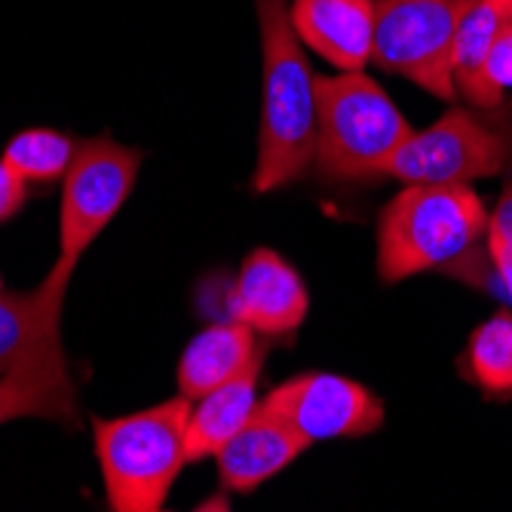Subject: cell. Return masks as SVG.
Here are the masks:
<instances>
[{
  "label": "cell",
  "instance_id": "16",
  "mask_svg": "<svg viewBox=\"0 0 512 512\" xmlns=\"http://www.w3.org/2000/svg\"><path fill=\"white\" fill-rule=\"evenodd\" d=\"M512 16V0H476L457 16L454 31V50H451V77L457 96H463L467 105L476 108H497L491 102L485 65L494 46V37L500 34L503 22Z\"/></svg>",
  "mask_w": 512,
  "mask_h": 512
},
{
  "label": "cell",
  "instance_id": "8",
  "mask_svg": "<svg viewBox=\"0 0 512 512\" xmlns=\"http://www.w3.org/2000/svg\"><path fill=\"white\" fill-rule=\"evenodd\" d=\"M261 411L292 427L307 445L332 439H365L384 424V399L365 384L332 375V371H304L276 384Z\"/></svg>",
  "mask_w": 512,
  "mask_h": 512
},
{
  "label": "cell",
  "instance_id": "3",
  "mask_svg": "<svg viewBox=\"0 0 512 512\" xmlns=\"http://www.w3.org/2000/svg\"><path fill=\"white\" fill-rule=\"evenodd\" d=\"M411 132L387 89L365 71L319 77L313 175L325 188H368L384 181Z\"/></svg>",
  "mask_w": 512,
  "mask_h": 512
},
{
  "label": "cell",
  "instance_id": "12",
  "mask_svg": "<svg viewBox=\"0 0 512 512\" xmlns=\"http://www.w3.org/2000/svg\"><path fill=\"white\" fill-rule=\"evenodd\" d=\"M273 341L258 335L252 325L240 319H224L212 322L194 341L184 347L178 368H175V381H178V396L184 399H200L209 390L234 381L252 365H261L267 359Z\"/></svg>",
  "mask_w": 512,
  "mask_h": 512
},
{
  "label": "cell",
  "instance_id": "10",
  "mask_svg": "<svg viewBox=\"0 0 512 512\" xmlns=\"http://www.w3.org/2000/svg\"><path fill=\"white\" fill-rule=\"evenodd\" d=\"M74 276L50 267L31 292H0V378L13 371L68 359L62 344V310Z\"/></svg>",
  "mask_w": 512,
  "mask_h": 512
},
{
  "label": "cell",
  "instance_id": "24",
  "mask_svg": "<svg viewBox=\"0 0 512 512\" xmlns=\"http://www.w3.org/2000/svg\"><path fill=\"white\" fill-rule=\"evenodd\" d=\"M0 292H4V276H0Z\"/></svg>",
  "mask_w": 512,
  "mask_h": 512
},
{
  "label": "cell",
  "instance_id": "14",
  "mask_svg": "<svg viewBox=\"0 0 512 512\" xmlns=\"http://www.w3.org/2000/svg\"><path fill=\"white\" fill-rule=\"evenodd\" d=\"M77 414V381L68 359L40 362L0 378V424L37 417V421L77 427Z\"/></svg>",
  "mask_w": 512,
  "mask_h": 512
},
{
  "label": "cell",
  "instance_id": "9",
  "mask_svg": "<svg viewBox=\"0 0 512 512\" xmlns=\"http://www.w3.org/2000/svg\"><path fill=\"white\" fill-rule=\"evenodd\" d=\"M310 295L301 273L273 249H255L243 258L230 286L227 313L252 325L267 341H289L304 325Z\"/></svg>",
  "mask_w": 512,
  "mask_h": 512
},
{
  "label": "cell",
  "instance_id": "4",
  "mask_svg": "<svg viewBox=\"0 0 512 512\" xmlns=\"http://www.w3.org/2000/svg\"><path fill=\"white\" fill-rule=\"evenodd\" d=\"M191 399L175 396L123 417H96L92 439L114 512H157L188 467Z\"/></svg>",
  "mask_w": 512,
  "mask_h": 512
},
{
  "label": "cell",
  "instance_id": "21",
  "mask_svg": "<svg viewBox=\"0 0 512 512\" xmlns=\"http://www.w3.org/2000/svg\"><path fill=\"white\" fill-rule=\"evenodd\" d=\"M488 234L503 240L506 246H512V172L506 175L503 191L491 209V221H488Z\"/></svg>",
  "mask_w": 512,
  "mask_h": 512
},
{
  "label": "cell",
  "instance_id": "11",
  "mask_svg": "<svg viewBox=\"0 0 512 512\" xmlns=\"http://www.w3.org/2000/svg\"><path fill=\"white\" fill-rule=\"evenodd\" d=\"M298 40L335 71H362L375 43V0H292Z\"/></svg>",
  "mask_w": 512,
  "mask_h": 512
},
{
  "label": "cell",
  "instance_id": "13",
  "mask_svg": "<svg viewBox=\"0 0 512 512\" xmlns=\"http://www.w3.org/2000/svg\"><path fill=\"white\" fill-rule=\"evenodd\" d=\"M307 448L310 445L292 427L258 408L252 421L227 445H221L212 460L224 491L252 494L286 467H292Z\"/></svg>",
  "mask_w": 512,
  "mask_h": 512
},
{
  "label": "cell",
  "instance_id": "20",
  "mask_svg": "<svg viewBox=\"0 0 512 512\" xmlns=\"http://www.w3.org/2000/svg\"><path fill=\"white\" fill-rule=\"evenodd\" d=\"M28 194H31V184L0 157V224L13 221L25 209Z\"/></svg>",
  "mask_w": 512,
  "mask_h": 512
},
{
  "label": "cell",
  "instance_id": "19",
  "mask_svg": "<svg viewBox=\"0 0 512 512\" xmlns=\"http://www.w3.org/2000/svg\"><path fill=\"white\" fill-rule=\"evenodd\" d=\"M485 80H488L491 102L500 108L506 102V92L512 89V16L503 22L500 34L494 37L488 65H485Z\"/></svg>",
  "mask_w": 512,
  "mask_h": 512
},
{
  "label": "cell",
  "instance_id": "15",
  "mask_svg": "<svg viewBox=\"0 0 512 512\" xmlns=\"http://www.w3.org/2000/svg\"><path fill=\"white\" fill-rule=\"evenodd\" d=\"M261 365H252L234 381H227L206 396L191 402V417H188V457L191 463L215 457L221 445L234 439L261 408L258 399V381H261Z\"/></svg>",
  "mask_w": 512,
  "mask_h": 512
},
{
  "label": "cell",
  "instance_id": "17",
  "mask_svg": "<svg viewBox=\"0 0 512 512\" xmlns=\"http://www.w3.org/2000/svg\"><path fill=\"white\" fill-rule=\"evenodd\" d=\"M457 375L491 402H512V310L476 325L457 356Z\"/></svg>",
  "mask_w": 512,
  "mask_h": 512
},
{
  "label": "cell",
  "instance_id": "1",
  "mask_svg": "<svg viewBox=\"0 0 512 512\" xmlns=\"http://www.w3.org/2000/svg\"><path fill=\"white\" fill-rule=\"evenodd\" d=\"M261 28V129L252 191L273 194L301 181L316 160L319 77L289 16V0H255Z\"/></svg>",
  "mask_w": 512,
  "mask_h": 512
},
{
  "label": "cell",
  "instance_id": "23",
  "mask_svg": "<svg viewBox=\"0 0 512 512\" xmlns=\"http://www.w3.org/2000/svg\"><path fill=\"white\" fill-rule=\"evenodd\" d=\"M470 4H476V0H454V7H457V13H460V10H467Z\"/></svg>",
  "mask_w": 512,
  "mask_h": 512
},
{
  "label": "cell",
  "instance_id": "5",
  "mask_svg": "<svg viewBox=\"0 0 512 512\" xmlns=\"http://www.w3.org/2000/svg\"><path fill=\"white\" fill-rule=\"evenodd\" d=\"M512 172V105L451 108L433 126L411 132L390 160L387 178L402 184H476Z\"/></svg>",
  "mask_w": 512,
  "mask_h": 512
},
{
  "label": "cell",
  "instance_id": "6",
  "mask_svg": "<svg viewBox=\"0 0 512 512\" xmlns=\"http://www.w3.org/2000/svg\"><path fill=\"white\" fill-rule=\"evenodd\" d=\"M142 163L145 151L123 145L111 135L83 138L68 175L62 178L59 258L53 270L74 276L86 249L105 234V227L126 206Z\"/></svg>",
  "mask_w": 512,
  "mask_h": 512
},
{
  "label": "cell",
  "instance_id": "22",
  "mask_svg": "<svg viewBox=\"0 0 512 512\" xmlns=\"http://www.w3.org/2000/svg\"><path fill=\"white\" fill-rule=\"evenodd\" d=\"M488 258H491V267L500 279L506 298L512 301V246H506L503 240L488 234Z\"/></svg>",
  "mask_w": 512,
  "mask_h": 512
},
{
  "label": "cell",
  "instance_id": "7",
  "mask_svg": "<svg viewBox=\"0 0 512 512\" xmlns=\"http://www.w3.org/2000/svg\"><path fill=\"white\" fill-rule=\"evenodd\" d=\"M457 16L454 0H375L371 65L451 102L457 96L451 77Z\"/></svg>",
  "mask_w": 512,
  "mask_h": 512
},
{
  "label": "cell",
  "instance_id": "2",
  "mask_svg": "<svg viewBox=\"0 0 512 512\" xmlns=\"http://www.w3.org/2000/svg\"><path fill=\"white\" fill-rule=\"evenodd\" d=\"M488 221L473 184H405L378 215V279L396 286L463 264L488 243Z\"/></svg>",
  "mask_w": 512,
  "mask_h": 512
},
{
  "label": "cell",
  "instance_id": "18",
  "mask_svg": "<svg viewBox=\"0 0 512 512\" xmlns=\"http://www.w3.org/2000/svg\"><path fill=\"white\" fill-rule=\"evenodd\" d=\"M83 138L68 135L62 129H50V126H31L16 132L7 148L4 157L28 184L40 188V184H56L68 175L77 151H80Z\"/></svg>",
  "mask_w": 512,
  "mask_h": 512
}]
</instances>
